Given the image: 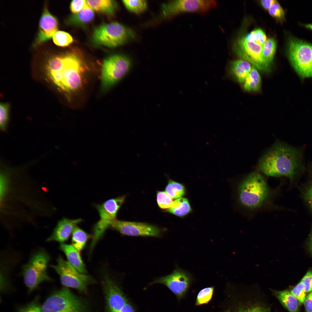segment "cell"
<instances>
[{
	"label": "cell",
	"instance_id": "obj_10",
	"mask_svg": "<svg viewBox=\"0 0 312 312\" xmlns=\"http://www.w3.org/2000/svg\"><path fill=\"white\" fill-rule=\"evenodd\" d=\"M56 265L51 267L58 274L61 283L65 287L86 293L88 285L94 282L90 276L79 272L61 256L58 257Z\"/></svg>",
	"mask_w": 312,
	"mask_h": 312
},
{
	"label": "cell",
	"instance_id": "obj_11",
	"mask_svg": "<svg viewBox=\"0 0 312 312\" xmlns=\"http://www.w3.org/2000/svg\"><path fill=\"white\" fill-rule=\"evenodd\" d=\"M213 0H176L162 5V13L166 18L173 17L185 12H206L215 7Z\"/></svg>",
	"mask_w": 312,
	"mask_h": 312
},
{
	"label": "cell",
	"instance_id": "obj_21",
	"mask_svg": "<svg viewBox=\"0 0 312 312\" xmlns=\"http://www.w3.org/2000/svg\"><path fill=\"white\" fill-rule=\"evenodd\" d=\"M276 294L280 302L289 312H298V301L290 291L286 290L277 291Z\"/></svg>",
	"mask_w": 312,
	"mask_h": 312
},
{
	"label": "cell",
	"instance_id": "obj_37",
	"mask_svg": "<svg viewBox=\"0 0 312 312\" xmlns=\"http://www.w3.org/2000/svg\"><path fill=\"white\" fill-rule=\"evenodd\" d=\"M89 7L88 5L86 0H73L70 4V8L71 11L74 14H76L83 9Z\"/></svg>",
	"mask_w": 312,
	"mask_h": 312
},
{
	"label": "cell",
	"instance_id": "obj_12",
	"mask_svg": "<svg viewBox=\"0 0 312 312\" xmlns=\"http://www.w3.org/2000/svg\"><path fill=\"white\" fill-rule=\"evenodd\" d=\"M263 46L247 40L244 36L238 39L233 46L234 51L239 57L256 68L266 72L269 71L270 66L263 59Z\"/></svg>",
	"mask_w": 312,
	"mask_h": 312
},
{
	"label": "cell",
	"instance_id": "obj_42",
	"mask_svg": "<svg viewBox=\"0 0 312 312\" xmlns=\"http://www.w3.org/2000/svg\"><path fill=\"white\" fill-rule=\"evenodd\" d=\"M118 312H135L131 305L127 302Z\"/></svg>",
	"mask_w": 312,
	"mask_h": 312
},
{
	"label": "cell",
	"instance_id": "obj_5",
	"mask_svg": "<svg viewBox=\"0 0 312 312\" xmlns=\"http://www.w3.org/2000/svg\"><path fill=\"white\" fill-rule=\"evenodd\" d=\"M287 53L292 66L304 78L312 77V44L290 37L287 44Z\"/></svg>",
	"mask_w": 312,
	"mask_h": 312
},
{
	"label": "cell",
	"instance_id": "obj_31",
	"mask_svg": "<svg viewBox=\"0 0 312 312\" xmlns=\"http://www.w3.org/2000/svg\"><path fill=\"white\" fill-rule=\"evenodd\" d=\"M0 127L3 132H5L9 120V105L1 103L0 105Z\"/></svg>",
	"mask_w": 312,
	"mask_h": 312
},
{
	"label": "cell",
	"instance_id": "obj_23",
	"mask_svg": "<svg viewBox=\"0 0 312 312\" xmlns=\"http://www.w3.org/2000/svg\"><path fill=\"white\" fill-rule=\"evenodd\" d=\"M91 235L76 226L72 233V246L78 251H80L85 247Z\"/></svg>",
	"mask_w": 312,
	"mask_h": 312
},
{
	"label": "cell",
	"instance_id": "obj_17",
	"mask_svg": "<svg viewBox=\"0 0 312 312\" xmlns=\"http://www.w3.org/2000/svg\"><path fill=\"white\" fill-rule=\"evenodd\" d=\"M82 221L81 218L71 220L63 218L58 222L52 234L46 241H56L60 243L66 241L72 233L75 227Z\"/></svg>",
	"mask_w": 312,
	"mask_h": 312
},
{
	"label": "cell",
	"instance_id": "obj_38",
	"mask_svg": "<svg viewBox=\"0 0 312 312\" xmlns=\"http://www.w3.org/2000/svg\"><path fill=\"white\" fill-rule=\"evenodd\" d=\"M301 280L304 284L306 293L312 292V270L308 271Z\"/></svg>",
	"mask_w": 312,
	"mask_h": 312
},
{
	"label": "cell",
	"instance_id": "obj_13",
	"mask_svg": "<svg viewBox=\"0 0 312 312\" xmlns=\"http://www.w3.org/2000/svg\"><path fill=\"white\" fill-rule=\"evenodd\" d=\"M109 227L121 234L130 236H150L159 235L160 230L156 226L144 223L130 222L115 220Z\"/></svg>",
	"mask_w": 312,
	"mask_h": 312
},
{
	"label": "cell",
	"instance_id": "obj_9",
	"mask_svg": "<svg viewBox=\"0 0 312 312\" xmlns=\"http://www.w3.org/2000/svg\"><path fill=\"white\" fill-rule=\"evenodd\" d=\"M131 66L129 59L120 54L113 55L105 59L101 67L102 88L106 89L121 80L128 73Z\"/></svg>",
	"mask_w": 312,
	"mask_h": 312
},
{
	"label": "cell",
	"instance_id": "obj_45",
	"mask_svg": "<svg viewBox=\"0 0 312 312\" xmlns=\"http://www.w3.org/2000/svg\"><path fill=\"white\" fill-rule=\"evenodd\" d=\"M229 312L228 311H227V312Z\"/></svg>",
	"mask_w": 312,
	"mask_h": 312
},
{
	"label": "cell",
	"instance_id": "obj_7",
	"mask_svg": "<svg viewBox=\"0 0 312 312\" xmlns=\"http://www.w3.org/2000/svg\"><path fill=\"white\" fill-rule=\"evenodd\" d=\"M41 307L42 312H85L86 307L83 301L65 287L53 292Z\"/></svg>",
	"mask_w": 312,
	"mask_h": 312
},
{
	"label": "cell",
	"instance_id": "obj_28",
	"mask_svg": "<svg viewBox=\"0 0 312 312\" xmlns=\"http://www.w3.org/2000/svg\"><path fill=\"white\" fill-rule=\"evenodd\" d=\"M165 188L166 192L172 198H180L185 194V189L181 184L172 180H169Z\"/></svg>",
	"mask_w": 312,
	"mask_h": 312
},
{
	"label": "cell",
	"instance_id": "obj_35",
	"mask_svg": "<svg viewBox=\"0 0 312 312\" xmlns=\"http://www.w3.org/2000/svg\"><path fill=\"white\" fill-rule=\"evenodd\" d=\"M268 11L270 15L278 21L282 22L284 21L285 18L284 11L276 1L270 8Z\"/></svg>",
	"mask_w": 312,
	"mask_h": 312
},
{
	"label": "cell",
	"instance_id": "obj_6",
	"mask_svg": "<svg viewBox=\"0 0 312 312\" xmlns=\"http://www.w3.org/2000/svg\"><path fill=\"white\" fill-rule=\"evenodd\" d=\"M50 258L44 250L36 253L23 268L24 282L30 292L42 282L49 281L51 279L47 272L48 264Z\"/></svg>",
	"mask_w": 312,
	"mask_h": 312
},
{
	"label": "cell",
	"instance_id": "obj_1",
	"mask_svg": "<svg viewBox=\"0 0 312 312\" xmlns=\"http://www.w3.org/2000/svg\"><path fill=\"white\" fill-rule=\"evenodd\" d=\"M302 151L277 141L260 159V170L268 176H284L292 179L303 167Z\"/></svg>",
	"mask_w": 312,
	"mask_h": 312
},
{
	"label": "cell",
	"instance_id": "obj_39",
	"mask_svg": "<svg viewBox=\"0 0 312 312\" xmlns=\"http://www.w3.org/2000/svg\"><path fill=\"white\" fill-rule=\"evenodd\" d=\"M303 304L306 312H312V292L306 296Z\"/></svg>",
	"mask_w": 312,
	"mask_h": 312
},
{
	"label": "cell",
	"instance_id": "obj_43",
	"mask_svg": "<svg viewBox=\"0 0 312 312\" xmlns=\"http://www.w3.org/2000/svg\"><path fill=\"white\" fill-rule=\"evenodd\" d=\"M307 195L309 203L312 208V185L308 190Z\"/></svg>",
	"mask_w": 312,
	"mask_h": 312
},
{
	"label": "cell",
	"instance_id": "obj_40",
	"mask_svg": "<svg viewBox=\"0 0 312 312\" xmlns=\"http://www.w3.org/2000/svg\"><path fill=\"white\" fill-rule=\"evenodd\" d=\"M239 312H269L268 310L259 307H253L240 311Z\"/></svg>",
	"mask_w": 312,
	"mask_h": 312
},
{
	"label": "cell",
	"instance_id": "obj_15",
	"mask_svg": "<svg viewBox=\"0 0 312 312\" xmlns=\"http://www.w3.org/2000/svg\"><path fill=\"white\" fill-rule=\"evenodd\" d=\"M108 312H118L128 302L118 286L108 277L103 282Z\"/></svg>",
	"mask_w": 312,
	"mask_h": 312
},
{
	"label": "cell",
	"instance_id": "obj_25",
	"mask_svg": "<svg viewBox=\"0 0 312 312\" xmlns=\"http://www.w3.org/2000/svg\"><path fill=\"white\" fill-rule=\"evenodd\" d=\"M191 210L187 199L184 198H180L173 201L171 207L167 209L169 212L180 216L187 214Z\"/></svg>",
	"mask_w": 312,
	"mask_h": 312
},
{
	"label": "cell",
	"instance_id": "obj_27",
	"mask_svg": "<svg viewBox=\"0 0 312 312\" xmlns=\"http://www.w3.org/2000/svg\"><path fill=\"white\" fill-rule=\"evenodd\" d=\"M123 3L129 11L136 14L142 13L147 9L148 3L144 0H124Z\"/></svg>",
	"mask_w": 312,
	"mask_h": 312
},
{
	"label": "cell",
	"instance_id": "obj_20",
	"mask_svg": "<svg viewBox=\"0 0 312 312\" xmlns=\"http://www.w3.org/2000/svg\"><path fill=\"white\" fill-rule=\"evenodd\" d=\"M88 6L93 10L112 15L117 8L118 4L112 0H86Z\"/></svg>",
	"mask_w": 312,
	"mask_h": 312
},
{
	"label": "cell",
	"instance_id": "obj_18",
	"mask_svg": "<svg viewBox=\"0 0 312 312\" xmlns=\"http://www.w3.org/2000/svg\"><path fill=\"white\" fill-rule=\"evenodd\" d=\"M59 248L65 254L68 262L75 269L81 273L85 274L86 273L85 265L78 251L72 245L61 243Z\"/></svg>",
	"mask_w": 312,
	"mask_h": 312
},
{
	"label": "cell",
	"instance_id": "obj_32",
	"mask_svg": "<svg viewBox=\"0 0 312 312\" xmlns=\"http://www.w3.org/2000/svg\"><path fill=\"white\" fill-rule=\"evenodd\" d=\"M157 200L159 207L162 209H167L172 205L173 201L172 198L164 191L157 192Z\"/></svg>",
	"mask_w": 312,
	"mask_h": 312
},
{
	"label": "cell",
	"instance_id": "obj_24",
	"mask_svg": "<svg viewBox=\"0 0 312 312\" xmlns=\"http://www.w3.org/2000/svg\"><path fill=\"white\" fill-rule=\"evenodd\" d=\"M243 87L247 91H256L260 88L261 79L257 70L252 66L248 76L245 81Z\"/></svg>",
	"mask_w": 312,
	"mask_h": 312
},
{
	"label": "cell",
	"instance_id": "obj_14",
	"mask_svg": "<svg viewBox=\"0 0 312 312\" xmlns=\"http://www.w3.org/2000/svg\"><path fill=\"white\" fill-rule=\"evenodd\" d=\"M190 274L182 269L177 268L170 274L157 279L153 283L162 284L166 286L179 298L186 292L191 281Z\"/></svg>",
	"mask_w": 312,
	"mask_h": 312
},
{
	"label": "cell",
	"instance_id": "obj_4",
	"mask_svg": "<svg viewBox=\"0 0 312 312\" xmlns=\"http://www.w3.org/2000/svg\"><path fill=\"white\" fill-rule=\"evenodd\" d=\"M134 37L130 29L115 22L98 26L94 31L92 39L96 45L114 48L125 44Z\"/></svg>",
	"mask_w": 312,
	"mask_h": 312
},
{
	"label": "cell",
	"instance_id": "obj_8",
	"mask_svg": "<svg viewBox=\"0 0 312 312\" xmlns=\"http://www.w3.org/2000/svg\"><path fill=\"white\" fill-rule=\"evenodd\" d=\"M125 198L123 196L110 199L96 206L99 215V220L93 228V234L90 248L92 251L95 245L103 235L111 223L116 220L117 213Z\"/></svg>",
	"mask_w": 312,
	"mask_h": 312
},
{
	"label": "cell",
	"instance_id": "obj_36",
	"mask_svg": "<svg viewBox=\"0 0 312 312\" xmlns=\"http://www.w3.org/2000/svg\"><path fill=\"white\" fill-rule=\"evenodd\" d=\"M18 312H42V307L38 301L37 299L34 300L27 305L21 307Z\"/></svg>",
	"mask_w": 312,
	"mask_h": 312
},
{
	"label": "cell",
	"instance_id": "obj_22",
	"mask_svg": "<svg viewBox=\"0 0 312 312\" xmlns=\"http://www.w3.org/2000/svg\"><path fill=\"white\" fill-rule=\"evenodd\" d=\"M94 16L93 10L90 7L84 8L79 12L70 16L67 21L69 24L81 25L91 21Z\"/></svg>",
	"mask_w": 312,
	"mask_h": 312
},
{
	"label": "cell",
	"instance_id": "obj_33",
	"mask_svg": "<svg viewBox=\"0 0 312 312\" xmlns=\"http://www.w3.org/2000/svg\"><path fill=\"white\" fill-rule=\"evenodd\" d=\"M291 294L298 300L299 305L304 302L306 297L304 284L301 280L290 291Z\"/></svg>",
	"mask_w": 312,
	"mask_h": 312
},
{
	"label": "cell",
	"instance_id": "obj_3",
	"mask_svg": "<svg viewBox=\"0 0 312 312\" xmlns=\"http://www.w3.org/2000/svg\"><path fill=\"white\" fill-rule=\"evenodd\" d=\"M269 191L263 177L253 172L242 182L239 188L238 197L241 203L250 209L261 206L268 198Z\"/></svg>",
	"mask_w": 312,
	"mask_h": 312
},
{
	"label": "cell",
	"instance_id": "obj_30",
	"mask_svg": "<svg viewBox=\"0 0 312 312\" xmlns=\"http://www.w3.org/2000/svg\"><path fill=\"white\" fill-rule=\"evenodd\" d=\"M244 37L247 40L262 46L266 40L265 34L261 29L253 30Z\"/></svg>",
	"mask_w": 312,
	"mask_h": 312
},
{
	"label": "cell",
	"instance_id": "obj_19",
	"mask_svg": "<svg viewBox=\"0 0 312 312\" xmlns=\"http://www.w3.org/2000/svg\"><path fill=\"white\" fill-rule=\"evenodd\" d=\"M251 65L243 60L233 61L230 63V70L238 82L244 83L252 69Z\"/></svg>",
	"mask_w": 312,
	"mask_h": 312
},
{
	"label": "cell",
	"instance_id": "obj_26",
	"mask_svg": "<svg viewBox=\"0 0 312 312\" xmlns=\"http://www.w3.org/2000/svg\"><path fill=\"white\" fill-rule=\"evenodd\" d=\"M276 48V42L273 38L266 40L263 48L262 56L265 63L270 66L273 60Z\"/></svg>",
	"mask_w": 312,
	"mask_h": 312
},
{
	"label": "cell",
	"instance_id": "obj_44",
	"mask_svg": "<svg viewBox=\"0 0 312 312\" xmlns=\"http://www.w3.org/2000/svg\"><path fill=\"white\" fill-rule=\"evenodd\" d=\"M309 245L310 250L312 254V228L310 236V241Z\"/></svg>",
	"mask_w": 312,
	"mask_h": 312
},
{
	"label": "cell",
	"instance_id": "obj_34",
	"mask_svg": "<svg viewBox=\"0 0 312 312\" xmlns=\"http://www.w3.org/2000/svg\"><path fill=\"white\" fill-rule=\"evenodd\" d=\"M214 290V287H207L201 290L197 298L196 304L200 305L207 303L211 299Z\"/></svg>",
	"mask_w": 312,
	"mask_h": 312
},
{
	"label": "cell",
	"instance_id": "obj_16",
	"mask_svg": "<svg viewBox=\"0 0 312 312\" xmlns=\"http://www.w3.org/2000/svg\"><path fill=\"white\" fill-rule=\"evenodd\" d=\"M57 18L51 14L45 6L40 20L39 30L33 46L36 47L50 39L58 29Z\"/></svg>",
	"mask_w": 312,
	"mask_h": 312
},
{
	"label": "cell",
	"instance_id": "obj_41",
	"mask_svg": "<svg viewBox=\"0 0 312 312\" xmlns=\"http://www.w3.org/2000/svg\"><path fill=\"white\" fill-rule=\"evenodd\" d=\"M276 1L274 0H262L260 1V3L264 9L268 10Z\"/></svg>",
	"mask_w": 312,
	"mask_h": 312
},
{
	"label": "cell",
	"instance_id": "obj_2",
	"mask_svg": "<svg viewBox=\"0 0 312 312\" xmlns=\"http://www.w3.org/2000/svg\"><path fill=\"white\" fill-rule=\"evenodd\" d=\"M83 64L73 54L56 56L50 59L46 65L47 75L60 90L71 93L82 85L85 72Z\"/></svg>",
	"mask_w": 312,
	"mask_h": 312
},
{
	"label": "cell",
	"instance_id": "obj_29",
	"mask_svg": "<svg viewBox=\"0 0 312 312\" xmlns=\"http://www.w3.org/2000/svg\"><path fill=\"white\" fill-rule=\"evenodd\" d=\"M54 43L59 46L64 47L68 46L73 42L71 36L66 32L57 31L53 37Z\"/></svg>",
	"mask_w": 312,
	"mask_h": 312
}]
</instances>
